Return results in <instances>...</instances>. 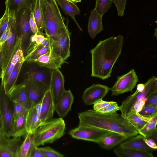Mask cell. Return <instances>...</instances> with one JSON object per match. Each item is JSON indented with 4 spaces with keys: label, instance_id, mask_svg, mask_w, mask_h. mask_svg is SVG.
<instances>
[{
    "label": "cell",
    "instance_id": "obj_1",
    "mask_svg": "<svg viewBox=\"0 0 157 157\" xmlns=\"http://www.w3.org/2000/svg\"><path fill=\"white\" fill-rule=\"evenodd\" d=\"M123 36L119 35L100 40L90 50L92 77L104 80L109 78L113 67L120 55Z\"/></svg>",
    "mask_w": 157,
    "mask_h": 157
},
{
    "label": "cell",
    "instance_id": "obj_2",
    "mask_svg": "<svg viewBox=\"0 0 157 157\" xmlns=\"http://www.w3.org/2000/svg\"><path fill=\"white\" fill-rule=\"evenodd\" d=\"M79 125L93 127L119 133L129 138L138 135V132L128 119L116 112L101 113L89 109L78 114Z\"/></svg>",
    "mask_w": 157,
    "mask_h": 157
},
{
    "label": "cell",
    "instance_id": "obj_3",
    "mask_svg": "<svg viewBox=\"0 0 157 157\" xmlns=\"http://www.w3.org/2000/svg\"><path fill=\"white\" fill-rule=\"evenodd\" d=\"M43 15L44 31L50 41L60 39L68 29L55 0H40Z\"/></svg>",
    "mask_w": 157,
    "mask_h": 157
},
{
    "label": "cell",
    "instance_id": "obj_4",
    "mask_svg": "<svg viewBox=\"0 0 157 157\" xmlns=\"http://www.w3.org/2000/svg\"><path fill=\"white\" fill-rule=\"evenodd\" d=\"M65 129V123L61 117L47 121L33 133L36 146L53 143L64 135Z\"/></svg>",
    "mask_w": 157,
    "mask_h": 157
},
{
    "label": "cell",
    "instance_id": "obj_5",
    "mask_svg": "<svg viewBox=\"0 0 157 157\" xmlns=\"http://www.w3.org/2000/svg\"><path fill=\"white\" fill-rule=\"evenodd\" d=\"M32 11L28 8L21 9L15 12V24L17 35L21 40V48L24 55L29 47L32 33L29 20Z\"/></svg>",
    "mask_w": 157,
    "mask_h": 157
},
{
    "label": "cell",
    "instance_id": "obj_6",
    "mask_svg": "<svg viewBox=\"0 0 157 157\" xmlns=\"http://www.w3.org/2000/svg\"><path fill=\"white\" fill-rule=\"evenodd\" d=\"M145 88L143 91H137L128 96L122 102L120 106L121 115L127 118L134 114L133 108L135 104L138 101L142 100L151 93L157 91V78L155 76L148 79L144 83Z\"/></svg>",
    "mask_w": 157,
    "mask_h": 157
},
{
    "label": "cell",
    "instance_id": "obj_7",
    "mask_svg": "<svg viewBox=\"0 0 157 157\" xmlns=\"http://www.w3.org/2000/svg\"><path fill=\"white\" fill-rule=\"evenodd\" d=\"M0 118L5 134L8 137H11L14 120L13 103L6 93L2 82L0 85Z\"/></svg>",
    "mask_w": 157,
    "mask_h": 157
},
{
    "label": "cell",
    "instance_id": "obj_8",
    "mask_svg": "<svg viewBox=\"0 0 157 157\" xmlns=\"http://www.w3.org/2000/svg\"><path fill=\"white\" fill-rule=\"evenodd\" d=\"M21 44V38H18L16 34L14 19L11 25L9 36L2 45L1 51L2 63V78L4 76L10 61Z\"/></svg>",
    "mask_w": 157,
    "mask_h": 157
},
{
    "label": "cell",
    "instance_id": "obj_9",
    "mask_svg": "<svg viewBox=\"0 0 157 157\" xmlns=\"http://www.w3.org/2000/svg\"><path fill=\"white\" fill-rule=\"evenodd\" d=\"M29 63L30 65L23 73L22 82L33 81L39 84L46 91L49 90L51 70L38 65V67L35 66L32 63Z\"/></svg>",
    "mask_w": 157,
    "mask_h": 157
},
{
    "label": "cell",
    "instance_id": "obj_10",
    "mask_svg": "<svg viewBox=\"0 0 157 157\" xmlns=\"http://www.w3.org/2000/svg\"><path fill=\"white\" fill-rule=\"evenodd\" d=\"M114 132L93 127L79 125L77 127L71 130L69 134L74 138L98 144L102 138Z\"/></svg>",
    "mask_w": 157,
    "mask_h": 157
},
{
    "label": "cell",
    "instance_id": "obj_11",
    "mask_svg": "<svg viewBox=\"0 0 157 157\" xmlns=\"http://www.w3.org/2000/svg\"><path fill=\"white\" fill-rule=\"evenodd\" d=\"M138 81V78L134 69L125 74L117 76L115 83L110 88L112 95L117 96L128 92L132 93Z\"/></svg>",
    "mask_w": 157,
    "mask_h": 157
},
{
    "label": "cell",
    "instance_id": "obj_12",
    "mask_svg": "<svg viewBox=\"0 0 157 157\" xmlns=\"http://www.w3.org/2000/svg\"><path fill=\"white\" fill-rule=\"evenodd\" d=\"M22 141L21 137H7L2 129L0 118V157H17Z\"/></svg>",
    "mask_w": 157,
    "mask_h": 157
},
{
    "label": "cell",
    "instance_id": "obj_13",
    "mask_svg": "<svg viewBox=\"0 0 157 157\" xmlns=\"http://www.w3.org/2000/svg\"><path fill=\"white\" fill-rule=\"evenodd\" d=\"M110 88L100 84H93L84 91L82 98L84 103L88 105H93L97 101L105 97Z\"/></svg>",
    "mask_w": 157,
    "mask_h": 157
},
{
    "label": "cell",
    "instance_id": "obj_14",
    "mask_svg": "<svg viewBox=\"0 0 157 157\" xmlns=\"http://www.w3.org/2000/svg\"><path fill=\"white\" fill-rule=\"evenodd\" d=\"M50 90L55 106L65 90L64 77L59 69L51 70Z\"/></svg>",
    "mask_w": 157,
    "mask_h": 157
},
{
    "label": "cell",
    "instance_id": "obj_15",
    "mask_svg": "<svg viewBox=\"0 0 157 157\" xmlns=\"http://www.w3.org/2000/svg\"><path fill=\"white\" fill-rule=\"evenodd\" d=\"M21 83L25 85L29 108L35 107L42 100L46 91L39 84L33 81H27Z\"/></svg>",
    "mask_w": 157,
    "mask_h": 157
},
{
    "label": "cell",
    "instance_id": "obj_16",
    "mask_svg": "<svg viewBox=\"0 0 157 157\" xmlns=\"http://www.w3.org/2000/svg\"><path fill=\"white\" fill-rule=\"evenodd\" d=\"M71 34L68 29L58 40L50 41L51 50L60 57L65 61L69 57L70 54Z\"/></svg>",
    "mask_w": 157,
    "mask_h": 157
},
{
    "label": "cell",
    "instance_id": "obj_17",
    "mask_svg": "<svg viewBox=\"0 0 157 157\" xmlns=\"http://www.w3.org/2000/svg\"><path fill=\"white\" fill-rule=\"evenodd\" d=\"M65 62L60 57L51 50L42 55L32 63H34L40 67L55 70L60 68Z\"/></svg>",
    "mask_w": 157,
    "mask_h": 157
},
{
    "label": "cell",
    "instance_id": "obj_18",
    "mask_svg": "<svg viewBox=\"0 0 157 157\" xmlns=\"http://www.w3.org/2000/svg\"><path fill=\"white\" fill-rule=\"evenodd\" d=\"M55 105L50 89L47 91L42 99L41 109L39 116V127L51 119L55 111Z\"/></svg>",
    "mask_w": 157,
    "mask_h": 157
},
{
    "label": "cell",
    "instance_id": "obj_19",
    "mask_svg": "<svg viewBox=\"0 0 157 157\" xmlns=\"http://www.w3.org/2000/svg\"><path fill=\"white\" fill-rule=\"evenodd\" d=\"M74 98L70 90H64L60 99L55 107V111L60 117H65L71 110Z\"/></svg>",
    "mask_w": 157,
    "mask_h": 157
},
{
    "label": "cell",
    "instance_id": "obj_20",
    "mask_svg": "<svg viewBox=\"0 0 157 157\" xmlns=\"http://www.w3.org/2000/svg\"><path fill=\"white\" fill-rule=\"evenodd\" d=\"M144 137L141 135L128 138L119 145L121 147L145 151L152 152L154 150L148 146L145 142Z\"/></svg>",
    "mask_w": 157,
    "mask_h": 157
},
{
    "label": "cell",
    "instance_id": "obj_21",
    "mask_svg": "<svg viewBox=\"0 0 157 157\" xmlns=\"http://www.w3.org/2000/svg\"><path fill=\"white\" fill-rule=\"evenodd\" d=\"M7 94L13 102L18 103L26 109H29V103L23 83L16 84Z\"/></svg>",
    "mask_w": 157,
    "mask_h": 157
},
{
    "label": "cell",
    "instance_id": "obj_22",
    "mask_svg": "<svg viewBox=\"0 0 157 157\" xmlns=\"http://www.w3.org/2000/svg\"><path fill=\"white\" fill-rule=\"evenodd\" d=\"M102 18V16L99 14L94 9L91 12L88 20V31L92 39H94L98 34L103 30Z\"/></svg>",
    "mask_w": 157,
    "mask_h": 157
},
{
    "label": "cell",
    "instance_id": "obj_23",
    "mask_svg": "<svg viewBox=\"0 0 157 157\" xmlns=\"http://www.w3.org/2000/svg\"><path fill=\"white\" fill-rule=\"evenodd\" d=\"M128 138L124 135L114 132L102 138L98 144L101 148L109 150L121 144Z\"/></svg>",
    "mask_w": 157,
    "mask_h": 157
},
{
    "label": "cell",
    "instance_id": "obj_24",
    "mask_svg": "<svg viewBox=\"0 0 157 157\" xmlns=\"http://www.w3.org/2000/svg\"><path fill=\"white\" fill-rule=\"evenodd\" d=\"M36 147L33 134L28 133L20 147L17 157H31Z\"/></svg>",
    "mask_w": 157,
    "mask_h": 157
},
{
    "label": "cell",
    "instance_id": "obj_25",
    "mask_svg": "<svg viewBox=\"0 0 157 157\" xmlns=\"http://www.w3.org/2000/svg\"><path fill=\"white\" fill-rule=\"evenodd\" d=\"M63 12L69 16L75 22L80 30H82L75 19V16L79 15L81 11L75 3L68 0H55Z\"/></svg>",
    "mask_w": 157,
    "mask_h": 157
},
{
    "label": "cell",
    "instance_id": "obj_26",
    "mask_svg": "<svg viewBox=\"0 0 157 157\" xmlns=\"http://www.w3.org/2000/svg\"><path fill=\"white\" fill-rule=\"evenodd\" d=\"M50 46V41L46 36L40 34H33L31 36L29 47L24 56V59L28 57L34 51L40 46Z\"/></svg>",
    "mask_w": 157,
    "mask_h": 157
},
{
    "label": "cell",
    "instance_id": "obj_27",
    "mask_svg": "<svg viewBox=\"0 0 157 157\" xmlns=\"http://www.w3.org/2000/svg\"><path fill=\"white\" fill-rule=\"evenodd\" d=\"M114 153L120 157H153L152 152L145 151L122 147L119 146L113 150Z\"/></svg>",
    "mask_w": 157,
    "mask_h": 157
},
{
    "label": "cell",
    "instance_id": "obj_28",
    "mask_svg": "<svg viewBox=\"0 0 157 157\" xmlns=\"http://www.w3.org/2000/svg\"><path fill=\"white\" fill-rule=\"evenodd\" d=\"M26 114L14 117L12 137H21L27 133L26 126Z\"/></svg>",
    "mask_w": 157,
    "mask_h": 157
},
{
    "label": "cell",
    "instance_id": "obj_29",
    "mask_svg": "<svg viewBox=\"0 0 157 157\" xmlns=\"http://www.w3.org/2000/svg\"><path fill=\"white\" fill-rule=\"evenodd\" d=\"M24 61V57L21 59L17 63L14 68L11 72L8 80L3 84L6 93L8 94L12 88L16 84Z\"/></svg>",
    "mask_w": 157,
    "mask_h": 157
},
{
    "label": "cell",
    "instance_id": "obj_30",
    "mask_svg": "<svg viewBox=\"0 0 157 157\" xmlns=\"http://www.w3.org/2000/svg\"><path fill=\"white\" fill-rule=\"evenodd\" d=\"M39 116L35 107L28 109L26 114V126L27 133L33 134L39 127Z\"/></svg>",
    "mask_w": 157,
    "mask_h": 157
},
{
    "label": "cell",
    "instance_id": "obj_31",
    "mask_svg": "<svg viewBox=\"0 0 157 157\" xmlns=\"http://www.w3.org/2000/svg\"><path fill=\"white\" fill-rule=\"evenodd\" d=\"M35 0H6L5 5L10 11L15 12L23 8H28L33 11Z\"/></svg>",
    "mask_w": 157,
    "mask_h": 157
},
{
    "label": "cell",
    "instance_id": "obj_32",
    "mask_svg": "<svg viewBox=\"0 0 157 157\" xmlns=\"http://www.w3.org/2000/svg\"><path fill=\"white\" fill-rule=\"evenodd\" d=\"M24 57L21 48V44L18 48L10 61L4 76L1 78V82H2L3 84L7 81L11 72L14 68L18 62L21 59Z\"/></svg>",
    "mask_w": 157,
    "mask_h": 157
},
{
    "label": "cell",
    "instance_id": "obj_33",
    "mask_svg": "<svg viewBox=\"0 0 157 157\" xmlns=\"http://www.w3.org/2000/svg\"><path fill=\"white\" fill-rule=\"evenodd\" d=\"M157 115L152 118L144 126L138 130V133L144 138H150L157 132Z\"/></svg>",
    "mask_w": 157,
    "mask_h": 157
},
{
    "label": "cell",
    "instance_id": "obj_34",
    "mask_svg": "<svg viewBox=\"0 0 157 157\" xmlns=\"http://www.w3.org/2000/svg\"><path fill=\"white\" fill-rule=\"evenodd\" d=\"M32 12L39 30L44 33L43 15L40 0H35Z\"/></svg>",
    "mask_w": 157,
    "mask_h": 157
},
{
    "label": "cell",
    "instance_id": "obj_35",
    "mask_svg": "<svg viewBox=\"0 0 157 157\" xmlns=\"http://www.w3.org/2000/svg\"><path fill=\"white\" fill-rule=\"evenodd\" d=\"M15 14L14 11H10L6 6L4 13L0 19V38L6 29L13 23L15 19Z\"/></svg>",
    "mask_w": 157,
    "mask_h": 157
},
{
    "label": "cell",
    "instance_id": "obj_36",
    "mask_svg": "<svg viewBox=\"0 0 157 157\" xmlns=\"http://www.w3.org/2000/svg\"><path fill=\"white\" fill-rule=\"evenodd\" d=\"M127 119L133 126L138 131L142 128L151 118H146L138 113H136L131 115Z\"/></svg>",
    "mask_w": 157,
    "mask_h": 157
},
{
    "label": "cell",
    "instance_id": "obj_37",
    "mask_svg": "<svg viewBox=\"0 0 157 157\" xmlns=\"http://www.w3.org/2000/svg\"><path fill=\"white\" fill-rule=\"evenodd\" d=\"M112 0H96L94 9L100 15L103 17L111 6Z\"/></svg>",
    "mask_w": 157,
    "mask_h": 157
},
{
    "label": "cell",
    "instance_id": "obj_38",
    "mask_svg": "<svg viewBox=\"0 0 157 157\" xmlns=\"http://www.w3.org/2000/svg\"><path fill=\"white\" fill-rule=\"evenodd\" d=\"M51 50L50 46H44L41 45L34 51L28 57L24 59L25 62L32 63L42 55Z\"/></svg>",
    "mask_w": 157,
    "mask_h": 157
},
{
    "label": "cell",
    "instance_id": "obj_39",
    "mask_svg": "<svg viewBox=\"0 0 157 157\" xmlns=\"http://www.w3.org/2000/svg\"><path fill=\"white\" fill-rule=\"evenodd\" d=\"M138 113L146 118H151L157 115V105L144 106Z\"/></svg>",
    "mask_w": 157,
    "mask_h": 157
},
{
    "label": "cell",
    "instance_id": "obj_40",
    "mask_svg": "<svg viewBox=\"0 0 157 157\" xmlns=\"http://www.w3.org/2000/svg\"><path fill=\"white\" fill-rule=\"evenodd\" d=\"M44 157H63L64 156L62 154L56 151L49 147L39 148Z\"/></svg>",
    "mask_w": 157,
    "mask_h": 157
},
{
    "label": "cell",
    "instance_id": "obj_41",
    "mask_svg": "<svg viewBox=\"0 0 157 157\" xmlns=\"http://www.w3.org/2000/svg\"><path fill=\"white\" fill-rule=\"evenodd\" d=\"M120 107L119 106L117 103L114 102L110 105L97 111L101 113L112 114L120 110Z\"/></svg>",
    "mask_w": 157,
    "mask_h": 157
},
{
    "label": "cell",
    "instance_id": "obj_42",
    "mask_svg": "<svg viewBox=\"0 0 157 157\" xmlns=\"http://www.w3.org/2000/svg\"><path fill=\"white\" fill-rule=\"evenodd\" d=\"M13 117H18L26 113L28 109L21 104L13 102Z\"/></svg>",
    "mask_w": 157,
    "mask_h": 157
},
{
    "label": "cell",
    "instance_id": "obj_43",
    "mask_svg": "<svg viewBox=\"0 0 157 157\" xmlns=\"http://www.w3.org/2000/svg\"><path fill=\"white\" fill-rule=\"evenodd\" d=\"M127 0H112L115 5L117 11L118 16H123Z\"/></svg>",
    "mask_w": 157,
    "mask_h": 157
},
{
    "label": "cell",
    "instance_id": "obj_44",
    "mask_svg": "<svg viewBox=\"0 0 157 157\" xmlns=\"http://www.w3.org/2000/svg\"><path fill=\"white\" fill-rule=\"evenodd\" d=\"M29 23L31 30L33 34H40L46 36L45 33H41L39 30L32 12L30 16Z\"/></svg>",
    "mask_w": 157,
    "mask_h": 157
},
{
    "label": "cell",
    "instance_id": "obj_45",
    "mask_svg": "<svg viewBox=\"0 0 157 157\" xmlns=\"http://www.w3.org/2000/svg\"><path fill=\"white\" fill-rule=\"evenodd\" d=\"M157 105V91L153 92L147 97L144 106Z\"/></svg>",
    "mask_w": 157,
    "mask_h": 157
},
{
    "label": "cell",
    "instance_id": "obj_46",
    "mask_svg": "<svg viewBox=\"0 0 157 157\" xmlns=\"http://www.w3.org/2000/svg\"><path fill=\"white\" fill-rule=\"evenodd\" d=\"M113 101H104L102 99L99 100L93 104V109L98 111L112 104Z\"/></svg>",
    "mask_w": 157,
    "mask_h": 157
},
{
    "label": "cell",
    "instance_id": "obj_47",
    "mask_svg": "<svg viewBox=\"0 0 157 157\" xmlns=\"http://www.w3.org/2000/svg\"><path fill=\"white\" fill-rule=\"evenodd\" d=\"M147 100V97L142 100L138 101L135 104L133 108L134 114L138 113L144 105Z\"/></svg>",
    "mask_w": 157,
    "mask_h": 157
},
{
    "label": "cell",
    "instance_id": "obj_48",
    "mask_svg": "<svg viewBox=\"0 0 157 157\" xmlns=\"http://www.w3.org/2000/svg\"><path fill=\"white\" fill-rule=\"evenodd\" d=\"M144 140L146 144L150 148L154 150H156L157 146L156 142L155 140L150 138H144Z\"/></svg>",
    "mask_w": 157,
    "mask_h": 157
},
{
    "label": "cell",
    "instance_id": "obj_49",
    "mask_svg": "<svg viewBox=\"0 0 157 157\" xmlns=\"http://www.w3.org/2000/svg\"><path fill=\"white\" fill-rule=\"evenodd\" d=\"M11 25L8 26L2 33L0 38V43L2 44L7 40L10 33Z\"/></svg>",
    "mask_w": 157,
    "mask_h": 157
},
{
    "label": "cell",
    "instance_id": "obj_50",
    "mask_svg": "<svg viewBox=\"0 0 157 157\" xmlns=\"http://www.w3.org/2000/svg\"><path fill=\"white\" fill-rule=\"evenodd\" d=\"M31 157H44V155L39 150L38 147L35 148L31 156Z\"/></svg>",
    "mask_w": 157,
    "mask_h": 157
},
{
    "label": "cell",
    "instance_id": "obj_51",
    "mask_svg": "<svg viewBox=\"0 0 157 157\" xmlns=\"http://www.w3.org/2000/svg\"><path fill=\"white\" fill-rule=\"evenodd\" d=\"M42 102V100L40 101L34 107L36 111L39 116H40L41 113Z\"/></svg>",
    "mask_w": 157,
    "mask_h": 157
},
{
    "label": "cell",
    "instance_id": "obj_52",
    "mask_svg": "<svg viewBox=\"0 0 157 157\" xmlns=\"http://www.w3.org/2000/svg\"><path fill=\"white\" fill-rule=\"evenodd\" d=\"M144 84L139 83L137 85L136 91L141 92L143 91L145 88Z\"/></svg>",
    "mask_w": 157,
    "mask_h": 157
},
{
    "label": "cell",
    "instance_id": "obj_53",
    "mask_svg": "<svg viewBox=\"0 0 157 157\" xmlns=\"http://www.w3.org/2000/svg\"><path fill=\"white\" fill-rule=\"evenodd\" d=\"M2 63L1 51L0 53V78H2Z\"/></svg>",
    "mask_w": 157,
    "mask_h": 157
},
{
    "label": "cell",
    "instance_id": "obj_54",
    "mask_svg": "<svg viewBox=\"0 0 157 157\" xmlns=\"http://www.w3.org/2000/svg\"><path fill=\"white\" fill-rule=\"evenodd\" d=\"M71 2H73L74 3H76L79 2H81L82 0H68Z\"/></svg>",
    "mask_w": 157,
    "mask_h": 157
},
{
    "label": "cell",
    "instance_id": "obj_55",
    "mask_svg": "<svg viewBox=\"0 0 157 157\" xmlns=\"http://www.w3.org/2000/svg\"><path fill=\"white\" fill-rule=\"evenodd\" d=\"M154 36L157 38V29L155 28V32Z\"/></svg>",
    "mask_w": 157,
    "mask_h": 157
},
{
    "label": "cell",
    "instance_id": "obj_56",
    "mask_svg": "<svg viewBox=\"0 0 157 157\" xmlns=\"http://www.w3.org/2000/svg\"><path fill=\"white\" fill-rule=\"evenodd\" d=\"M2 44L0 43V53L2 51Z\"/></svg>",
    "mask_w": 157,
    "mask_h": 157
}]
</instances>
